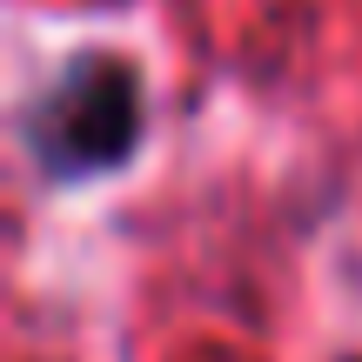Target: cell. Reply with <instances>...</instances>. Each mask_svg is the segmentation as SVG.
<instances>
[{"label":"cell","instance_id":"cell-1","mask_svg":"<svg viewBox=\"0 0 362 362\" xmlns=\"http://www.w3.org/2000/svg\"><path fill=\"white\" fill-rule=\"evenodd\" d=\"M134 141H141V74L121 54L74 61L27 115V148L47 181H94L121 168Z\"/></svg>","mask_w":362,"mask_h":362},{"label":"cell","instance_id":"cell-2","mask_svg":"<svg viewBox=\"0 0 362 362\" xmlns=\"http://www.w3.org/2000/svg\"><path fill=\"white\" fill-rule=\"evenodd\" d=\"M356 362H362V356H356Z\"/></svg>","mask_w":362,"mask_h":362}]
</instances>
